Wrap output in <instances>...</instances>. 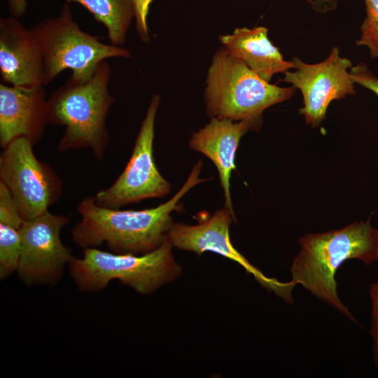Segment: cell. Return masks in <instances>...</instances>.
<instances>
[{"label":"cell","instance_id":"603a6c76","mask_svg":"<svg viewBox=\"0 0 378 378\" xmlns=\"http://www.w3.org/2000/svg\"><path fill=\"white\" fill-rule=\"evenodd\" d=\"M312 8L320 13H325L335 10L340 0H306Z\"/></svg>","mask_w":378,"mask_h":378},{"label":"cell","instance_id":"7a4b0ae2","mask_svg":"<svg viewBox=\"0 0 378 378\" xmlns=\"http://www.w3.org/2000/svg\"><path fill=\"white\" fill-rule=\"evenodd\" d=\"M300 243V252L290 267L292 281L356 322L338 296L335 276L349 259L368 265L378 260V229L368 218L340 230L304 235Z\"/></svg>","mask_w":378,"mask_h":378},{"label":"cell","instance_id":"ac0fdd59","mask_svg":"<svg viewBox=\"0 0 378 378\" xmlns=\"http://www.w3.org/2000/svg\"><path fill=\"white\" fill-rule=\"evenodd\" d=\"M364 2L366 15L360 26V36L356 43L368 48L371 58H378V0Z\"/></svg>","mask_w":378,"mask_h":378},{"label":"cell","instance_id":"ffe728a7","mask_svg":"<svg viewBox=\"0 0 378 378\" xmlns=\"http://www.w3.org/2000/svg\"><path fill=\"white\" fill-rule=\"evenodd\" d=\"M134 10L136 30L143 42L150 41V34L147 24V16L150 6L153 0H131Z\"/></svg>","mask_w":378,"mask_h":378},{"label":"cell","instance_id":"4fadbf2b","mask_svg":"<svg viewBox=\"0 0 378 378\" xmlns=\"http://www.w3.org/2000/svg\"><path fill=\"white\" fill-rule=\"evenodd\" d=\"M0 76L6 85H43L39 45L31 29L12 15L0 19Z\"/></svg>","mask_w":378,"mask_h":378},{"label":"cell","instance_id":"3957f363","mask_svg":"<svg viewBox=\"0 0 378 378\" xmlns=\"http://www.w3.org/2000/svg\"><path fill=\"white\" fill-rule=\"evenodd\" d=\"M111 68L102 61L86 80L70 76L47 99L48 123L64 126L57 150L90 148L98 160L108 142L106 117L115 98L110 94Z\"/></svg>","mask_w":378,"mask_h":378},{"label":"cell","instance_id":"d4e9b609","mask_svg":"<svg viewBox=\"0 0 378 378\" xmlns=\"http://www.w3.org/2000/svg\"><path fill=\"white\" fill-rule=\"evenodd\" d=\"M377 273H378V270H377Z\"/></svg>","mask_w":378,"mask_h":378},{"label":"cell","instance_id":"7c38bea8","mask_svg":"<svg viewBox=\"0 0 378 378\" xmlns=\"http://www.w3.org/2000/svg\"><path fill=\"white\" fill-rule=\"evenodd\" d=\"M43 85L19 87L0 83V146L20 137L33 145L43 137L48 123Z\"/></svg>","mask_w":378,"mask_h":378},{"label":"cell","instance_id":"9c48e42d","mask_svg":"<svg viewBox=\"0 0 378 378\" xmlns=\"http://www.w3.org/2000/svg\"><path fill=\"white\" fill-rule=\"evenodd\" d=\"M291 61L293 71H285L281 80L300 90L304 106L300 113L312 127L323 121L332 101L356 93L349 73L352 63L341 57L337 47H333L328 57L316 64L305 63L298 57Z\"/></svg>","mask_w":378,"mask_h":378},{"label":"cell","instance_id":"52a82bcc","mask_svg":"<svg viewBox=\"0 0 378 378\" xmlns=\"http://www.w3.org/2000/svg\"><path fill=\"white\" fill-rule=\"evenodd\" d=\"M26 138L12 141L0 155V181L10 190L25 221L48 211L62 193L63 183L49 164L36 158Z\"/></svg>","mask_w":378,"mask_h":378},{"label":"cell","instance_id":"2e32d148","mask_svg":"<svg viewBox=\"0 0 378 378\" xmlns=\"http://www.w3.org/2000/svg\"><path fill=\"white\" fill-rule=\"evenodd\" d=\"M66 4L78 3L87 9L94 19L106 29L111 44L122 46L134 10L131 0H65Z\"/></svg>","mask_w":378,"mask_h":378},{"label":"cell","instance_id":"44dd1931","mask_svg":"<svg viewBox=\"0 0 378 378\" xmlns=\"http://www.w3.org/2000/svg\"><path fill=\"white\" fill-rule=\"evenodd\" d=\"M349 73L354 83L372 91L378 96V78L372 73L365 63L360 62L356 66H352Z\"/></svg>","mask_w":378,"mask_h":378},{"label":"cell","instance_id":"9a60e30c","mask_svg":"<svg viewBox=\"0 0 378 378\" xmlns=\"http://www.w3.org/2000/svg\"><path fill=\"white\" fill-rule=\"evenodd\" d=\"M265 27L236 28L222 35L220 41L252 71L270 82L273 76L292 69V61L285 60L279 49L268 38Z\"/></svg>","mask_w":378,"mask_h":378},{"label":"cell","instance_id":"7402d4cb","mask_svg":"<svg viewBox=\"0 0 378 378\" xmlns=\"http://www.w3.org/2000/svg\"><path fill=\"white\" fill-rule=\"evenodd\" d=\"M371 298L372 316L370 334L372 338V355L374 365L378 369V280L369 288Z\"/></svg>","mask_w":378,"mask_h":378},{"label":"cell","instance_id":"30bf717a","mask_svg":"<svg viewBox=\"0 0 378 378\" xmlns=\"http://www.w3.org/2000/svg\"><path fill=\"white\" fill-rule=\"evenodd\" d=\"M70 219L47 211L36 218L24 220L20 233L22 251L18 274L27 286H55L66 265L74 257L60 238L62 227Z\"/></svg>","mask_w":378,"mask_h":378},{"label":"cell","instance_id":"5b68a950","mask_svg":"<svg viewBox=\"0 0 378 378\" xmlns=\"http://www.w3.org/2000/svg\"><path fill=\"white\" fill-rule=\"evenodd\" d=\"M167 237L156 250L143 255L115 253L97 248H83L82 258L73 257L69 274L82 292H99L112 280L149 294L176 279L181 272Z\"/></svg>","mask_w":378,"mask_h":378},{"label":"cell","instance_id":"8fae6325","mask_svg":"<svg viewBox=\"0 0 378 378\" xmlns=\"http://www.w3.org/2000/svg\"><path fill=\"white\" fill-rule=\"evenodd\" d=\"M234 220L235 216L224 206L210 217L199 220L196 225L173 223L167 238L172 247L195 252L198 255L211 251L235 261L248 273H251L263 287L291 303L292 290L296 285L293 281L284 283L266 276L232 244L229 231L230 225Z\"/></svg>","mask_w":378,"mask_h":378},{"label":"cell","instance_id":"d6986e66","mask_svg":"<svg viewBox=\"0 0 378 378\" xmlns=\"http://www.w3.org/2000/svg\"><path fill=\"white\" fill-rule=\"evenodd\" d=\"M23 222L10 190L0 181V223L20 230Z\"/></svg>","mask_w":378,"mask_h":378},{"label":"cell","instance_id":"cb8c5ba5","mask_svg":"<svg viewBox=\"0 0 378 378\" xmlns=\"http://www.w3.org/2000/svg\"><path fill=\"white\" fill-rule=\"evenodd\" d=\"M7 4L8 10L13 17L20 18L27 13V0H8Z\"/></svg>","mask_w":378,"mask_h":378},{"label":"cell","instance_id":"e0dca14e","mask_svg":"<svg viewBox=\"0 0 378 378\" xmlns=\"http://www.w3.org/2000/svg\"><path fill=\"white\" fill-rule=\"evenodd\" d=\"M21 251L20 230L0 223V279L1 280L18 271Z\"/></svg>","mask_w":378,"mask_h":378},{"label":"cell","instance_id":"8992f818","mask_svg":"<svg viewBox=\"0 0 378 378\" xmlns=\"http://www.w3.org/2000/svg\"><path fill=\"white\" fill-rule=\"evenodd\" d=\"M43 57V85L50 84L62 71L69 69L78 80L89 79L99 64L111 57L128 58L130 52L89 34L74 20L69 4L55 18H47L31 28Z\"/></svg>","mask_w":378,"mask_h":378},{"label":"cell","instance_id":"5bb4252c","mask_svg":"<svg viewBox=\"0 0 378 378\" xmlns=\"http://www.w3.org/2000/svg\"><path fill=\"white\" fill-rule=\"evenodd\" d=\"M261 125L250 120L211 118L210 122L192 133L189 140L190 149L204 155L216 166L223 190L224 206L234 216L230 180L235 169L236 152L241 138L248 130H257Z\"/></svg>","mask_w":378,"mask_h":378},{"label":"cell","instance_id":"277c9868","mask_svg":"<svg viewBox=\"0 0 378 378\" xmlns=\"http://www.w3.org/2000/svg\"><path fill=\"white\" fill-rule=\"evenodd\" d=\"M206 83V110L211 118L261 124L263 111L291 98L296 89L265 80L225 47L214 55Z\"/></svg>","mask_w":378,"mask_h":378},{"label":"cell","instance_id":"ba28073f","mask_svg":"<svg viewBox=\"0 0 378 378\" xmlns=\"http://www.w3.org/2000/svg\"><path fill=\"white\" fill-rule=\"evenodd\" d=\"M160 102V96L153 95L125 168L111 186L94 196L98 205L118 209L146 199L163 197L170 192L171 184L158 171L153 157L155 121Z\"/></svg>","mask_w":378,"mask_h":378},{"label":"cell","instance_id":"6da1fadb","mask_svg":"<svg viewBox=\"0 0 378 378\" xmlns=\"http://www.w3.org/2000/svg\"><path fill=\"white\" fill-rule=\"evenodd\" d=\"M198 160L180 190L167 202L142 210H121L101 206L94 196L84 197L77 206L80 220L71 231L78 246L97 248L106 243L115 253L143 255L158 248L173 224L172 213L180 208V200L197 185L210 178L200 177Z\"/></svg>","mask_w":378,"mask_h":378}]
</instances>
